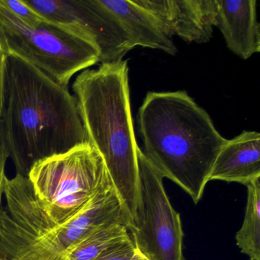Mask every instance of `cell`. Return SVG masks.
<instances>
[{
  "label": "cell",
  "mask_w": 260,
  "mask_h": 260,
  "mask_svg": "<svg viewBox=\"0 0 260 260\" xmlns=\"http://www.w3.org/2000/svg\"><path fill=\"white\" fill-rule=\"evenodd\" d=\"M0 118L16 174L25 177L38 162L88 143L75 95L10 54L5 58Z\"/></svg>",
  "instance_id": "1"
},
{
  "label": "cell",
  "mask_w": 260,
  "mask_h": 260,
  "mask_svg": "<svg viewBox=\"0 0 260 260\" xmlns=\"http://www.w3.org/2000/svg\"><path fill=\"white\" fill-rule=\"evenodd\" d=\"M137 120L146 158L199 203L228 141L209 114L185 91L149 92Z\"/></svg>",
  "instance_id": "2"
},
{
  "label": "cell",
  "mask_w": 260,
  "mask_h": 260,
  "mask_svg": "<svg viewBox=\"0 0 260 260\" xmlns=\"http://www.w3.org/2000/svg\"><path fill=\"white\" fill-rule=\"evenodd\" d=\"M72 88L88 143L104 159L130 229L138 202L140 147L134 128L127 61L85 70Z\"/></svg>",
  "instance_id": "3"
},
{
  "label": "cell",
  "mask_w": 260,
  "mask_h": 260,
  "mask_svg": "<svg viewBox=\"0 0 260 260\" xmlns=\"http://www.w3.org/2000/svg\"><path fill=\"white\" fill-rule=\"evenodd\" d=\"M28 179L54 225L63 224L83 211L99 193L114 185L103 156L89 143L38 162Z\"/></svg>",
  "instance_id": "4"
},
{
  "label": "cell",
  "mask_w": 260,
  "mask_h": 260,
  "mask_svg": "<svg viewBox=\"0 0 260 260\" xmlns=\"http://www.w3.org/2000/svg\"><path fill=\"white\" fill-rule=\"evenodd\" d=\"M0 45L68 87L77 73L99 63L100 52L69 28L44 19L28 25L0 5Z\"/></svg>",
  "instance_id": "5"
},
{
  "label": "cell",
  "mask_w": 260,
  "mask_h": 260,
  "mask_svg": "<svg viewBox=\"0 0 260 260\" xmlns=\"http://www.w3.org/2000/svg\"><path fill=\"white\" fill-rule=\"evenodd\" d=\"M4 199L7 201L6 209L12 215L65 253L103 225L124 221L130 228L114 185L99 193L83 211L60 225L50 221L35 196L28 177L16 174L13 179H7Z\"/></svg>",
  "instance_id": "6"
},
{
  "label": "cell",
  "mask_w": 260,
  "mask_h": 260,
  "mask_svg": "<svg viewBox=\"0 0 260 260\" xmlns=\"http://www.w3.org/2000/svg\"><path fill=\"white\" fill-rule=\"evenodd\" d=\"M138 196L130 234L148 260H185L182 221L166 192L162 176L138 150Z\"/></svg>",
  "instance_id": "7"
},
{
  "label": "cell",
  "mask_w": 260,
  "mask_h": 260,
  "mask_svg": "<svg viewBox=\"0 0 260 260\" xmlns=\"http://www.w3.org/2000/svg\"><path fill=\"white\" fill-rule=\"evenodd\" d=\"M38 14L92 43L100 52L99 63L122 60L132 51L121 23L100 0H24Z\"/></svg>",
  "instance_id": "8"
},
{
  "label": "cell",
  "mask_w": 260,
  "mask_h": 260,
  "mask_svg": "<svg viewBox=\"0 0 260 260\" xmlns=\"http://www.w3.org/2000/svg\"><path fill=\"white\" fill-rule=\"evenodd\" d=\"M156 20L169 39L178 36L188 43L211 40L216 27L217 0H134Z\"/></svg>",
  "instance_id": "9"
},
{
  "label": "cell",
  "mask_w": 260,
  "mask_h": 260,
  "mask_svg": "<svg viewBox=\"0 0 260 260\" xmlns=\"http://www.w3.org/2000/svg\"><path fill=\"white\" fill-rule=\"evenodd\" d=\"M216 27L228 49L243 60L260 51L255 0H217Z\"/></svg>",
  "instance_id": "10"
},
{
  "label": "cell",
  "mask_w": 260,
  "mask_h": 260,
  "mask_svg": "<svg viewBox=\"0 0 260 260\" xmlns=\"http://www.w3.org/2000/svg\"><path fill=\"white\" fill-rule=\"evenodd\" d=\"M260 179V134L244 131L228 140L214 161L209 181L246 185Z\"/></svg>",
  "instance_id": "11"
},
{
  "label": "cell",
  "mask_w": 260,
  "mask_h": 260,
  "mask_svg": "<svg viewBox=\"0 0 260 260\" xmlns=\"http://www.w3.org/2000/svg\"><path fill=\"white\" fill-rule=\"evenodd\" d=\"M0 256L3 260H70L5 207L0 211Z\"/></svg>",
  "instance_id": "12"
},
{
  "label": "cell",
  "mask_w": 260,
  "mask_h": 260,
  "mask_svg": "<svg viewBox=\"0 0 260 260\" xmlns=\"http://www.w3.org/2000/svg\"><path fill=\"white\" fill-rule=\"evenodd\" d=\"M121 23L130 39L132 48L140 46L159 50L170 55L177 54V47L159 28L156 20L134 0H100Z\"/></svg>",
  "instance_id": "13"
},
{
  "label": "cell",
  "mask_w": 260,
  "mask_h": 260,
  "mask_svg": "<svg viewBox=\"0 0 260 260\" xmlns=\"http://www.w3.org/2000/svg\"><path fill=\"white\" fill-rule=\"evenodd\" d=\"M247 201L243 225L236 234V243L250 260H260V179L246 185Z\"/></svg>",
  "instance_id": "14"
},
{
  "label": "cell",
  "mask_w": 260,
  "mask_h": 260,
  "mask_svg": "<svg viewBox=\"0 0 260 260\" xmlns=\"http://www.w3.org/2000/svg\"><path fill=\"white\" fill-rule=\"evenodd\" d=\"M131 237L128 225L116 221L103 225L66 254L70 260H94L118 242Z\"/></svg>",
  "instance_id": "15"
},
{
  "label": "cell",
  "mask_w": 260,
  "mask_h": 260,
  "mask_svg": "<svg viewBox=\"0 0 260 260\" xmlns=\"http://www.w3.org/2000/svg\"><path fill=\"white\" fill-rule=\"evenodd\" d=\"M0 5L28 25H37L45 19L21 0H0Z\"/></svg>",
  "instance_id": "16"
},
{
  "label": "cell",
  "mask_w": 260,
  "mask_h": 260,
  "mask_svg": "<svg viewBox=\"0 0 260 260\" xmlns=\"http://www.w3.org/2000/svg\"><path fill=\"white\" fill-rule=\"evenodd\" d=\"M136 252L132 237L118 242L94 260H131Z\"/></svg>",
  "instance_id": "17"
},
{
  "label": "cell",
  "mask_w": 260,
  "mask_h": 260,
  "mask_svg": "<svg viewBox=\"0 0 260 260\" xmlns=\"http://www.w3.org/2000/svg\"><path fill=\"white\" fill-rule=\"evenodd\" d=\"M10 157V150H9L7 135H6L4 123L2 119L0 118V211L4 208L3 206V201L4 199V193H5L6 182L8 179L6 175V165Z\"/></svg>",
  "instance_id": "18"
},
{
  "label": "cell",
  "mask_w": 260,
  "mask_h": 260,
  "mask_svg": "<svg viewBox=\"0 0 260 260\" xmlns=\"http://www.w3.org/2000/svg\"><path fill=\"white\" fill-rule=\"evenodd\" d=\"M6 54L0 45V115L3 109V88H4V69H5Z\"/></svg>",
  "instance_id": "19"
},
{
  "label": "cell",
  "mask_w": 260,
  "mask_h": 260,
  "mask_svg": "<svg viewBox=\"0 0 260 260\" xmlns=\"http://www.w3.org/2000/svg\"><path fill=\"white\" fill-rule=\"evenodd\" d=\"M131 260H148L147 258H146L144 255H143L139 251L137 250L135 252V255L132 257V259Z\"/></svg>",
  "instance_id": "20"
},
{
  "label": "cell",
  "mask_w": 260,
  "mask_h": 260,
  "mask_svg": "<svg viewBox=\"0 0 260 260\" xmlns=\"http://www.w3.org/2000/svg\"><path fill=\"white\" fill-rule=\"evenodd\" d=\"M0 260H3L2 258H1V256H0Z\"/></svg>",
  "instance_id": "21"
}]
</instances>
